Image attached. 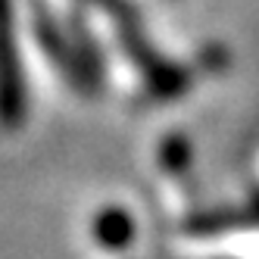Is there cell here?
Segmentation results:
<instances>
[{
    "instance_id": "1",
    "label": "cell",
    "mask_w": 259,
    "mask_h": 259,
    "mask_svg": "<svg viewBox=\"0 0 259 259\" xmlns=\"http://www.w3.org/2000/svg\"><path fill=\"white\" fill-rule=\"evenodd\" d=\"M94 234L103 247L109 250H119L125 244H132V237H135V222L132 215H125L122 209H106L97 215L94 222Z\"/></svg>"
}]
</instances>
